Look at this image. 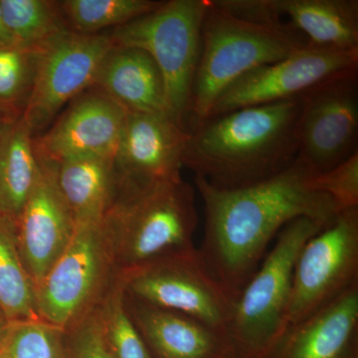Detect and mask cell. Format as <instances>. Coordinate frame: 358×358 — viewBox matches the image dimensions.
Instances as JSON below:
<instances>
[{"instance_id": "cell-13", "label": "cell", "mask_w": 358, "mask_h": 358, "mask_svg": "<svg viewBox=\"0 0 358 358\" xmlns=\"http://www.w3.org/2000/svg\"><path fill=\"white\" fill-rule=\"evenodd\" d=\"M127 110L102 90L92 87L73 99L68 109L43 134L34 136L35 155L59 164L68 160L114 154Z\"/></svg>"}, {"instance_id": "cell-31", "label": "cell", "mask_w": 358, "mask_h": 358, "mask_svg": "<svg viewBox=\"0 0 358 358\" xmlns=\"http://www.w3.org/2000/svg\"><path fill=\"white\" fill-rule=\"evenodd\" d=\"M9 324H10V322L4 317L3 313H0V345H2L4 338H6Z\"/></svg>"}, {"instance_id": "cell-14", "label": "cell", "mask_w": 358, "mask_h": 358, "mask_svg": "<svg viewBox=\"0 0 358 358\" xmlns=\"http://www.w3.org/2000/svg\"><path fill=\"white\" fill-rule=\"evenodd\" d=\"M38 164L36 181L16 220L21 260L35 289L64 253L77 225L58 185L55 164L40 159Z\"/></svg>"}, {"instance_id": "cell-10", "label": "cell", "mask_w": 358, "mask_h": 358, "mask_svg": "<svg viewBox=\"0 0 358 358\" xmlns=\"http://www.w3.org/2000/svg\"><path fill=\"white\" fill-rule=\"evenodd\" d=\"M357 68L324 80L301 95L298 157L324 173L358 152Z\"/></svg>"}, {"instance_id": "cell-25", "label": "cell", "mask_w": 358, "mask_h": 358, "mask_svg": "<svg viewBox=\"0 0 358 358\" xmlns=\"http://www.w3.org/2000/svg\"><path fill=\"white\" fill-rule=\"evenodd\" d=\"M66 27L79 34H100L154 10L152 0H64L58 1Z\"/></svg>"}, {"instance_id": "cell-26", "label": "cell", "mask_w": 358, "mask_h": 358, "mask_svg": "<svg viewBox=\"0 0 358 358\" xmlns=\"http://www.w3.org/2000/svg\"><path fill=\"white\" fill-rule=\"evenodd\" d=\"M122 280L110 292L100 313L103 333L114 358H154L129 315Z\"/></svg>"}, {"instance_id": "cell-28", "label": "cell", "mask_w": 358, "mask_h": 358, "mask_svg": "<svg viewBox=\"0 0 358 358\" xmlns=\"http://www.w3.org/2000/svg\"><path fill=\"white\" fill-rule=\"evenodd\" d=\"M313 185L333 200L338 213L358 207V152L338 166L315 173Z\"/></svg>"}, {"instance_id": "cell-7", "label": "cell", "mask_w": 358, "mask_h": 358, "mask_svg": "<svg viewBox=\"0 0 358 358\" xmlns=\"http://www.w3.org/2000/svg\"><path fill=\"white\" fill-rule=\"evenodd\" d=\"M129 296L199 320L227 339L233 301L207 272L194 248L122 272Z\"/></svg>"}, {"instance_id": "cell-24", "label": "cell", "mask_w": 358, "mask_h": 358, "mask_svg": "<svg viewBox=\"0 0 358 358\" xmlns=\"http://www.w3.org/2000/svg\"><path fill=\"white\" fill-rule=\"evenodd\" d=\"M2 18L14 43L41 48L66 27L58 1L0 0Z\"/></svg>"}, {"instance_id": "cell-29", "label": "cell", "mask_w": 358, "mask_h": 358, "mask_svg": "<svg viewBox=\"0 0 358 358\" xmlns=\"http://www.w3.org/2000/svg\"><path fill=\"white\" fill-rule=\"evenodd\" d=\"M64 336V358H114L103 333L100 313H88ZM75 322V324H76Z\"/></svg>"}, {"instance_id": "cell-1", "label": "cell", "mask_w": 358, "mask_h": 358, "mask_svg": "<svg viewBox=\"0 0 358 358\" xmlns=\"http://www.w3.org/2000/svg\"><path fill=\"white\" fill-rule=\"evenodd\" d=\"M315 173L296 157L277 176L235 189L214 187L195 176L205 212L203 241L197 250L207 272L233 301L287 224L300 217L329 224L338 215L331 197L313 187Z\"/></svg>"}, {"instance_id": "cell-4", "label": "cell", "mask_w": 358, "mask_h": 358, "mask_svg": "<svg viewBox=\"0 0 358 358\" xmlns=\"http://www.w3.org/2000/svg\"><path fill=\"white\" fill-rule=\"evenodd\" d=\"M194 189L182 179L150 185L120 182L103 219L113 260L122 272L195 248Z\"/></svg>"}, {"instance_id": "cell-22", "label": "cell", "mask_w": 358, "mask_h": 358, "mask_svg": "<svg viewBox=\"0 0 358 358\" xmlns=\"http://www.w3.org/2000/svg\"><path fill=\"white\" fill-rule=\"evenodd\" d=\"M0 310L10 322L40 320L34 282L18 250L16 222L3 216H0Z\"/></svg>"}, {"instance_id": "cell-33", "label": "cell", "mask_w": 358, "mask_h": 358, "mask_svg": "<svg viewBox=\"0 0 358 358\" xmlns=\"http://www.w3.org/2000/svg\"><path fill=\"white\" fill-rule=\"evenodd\" d=\"M4 124L0 122V133H1L2 129H3Z\"/></svg>"}, {"instance_id": "cell-2", "label": "cell", "mask_w": 358, "mask_h": 358, "mask_svg": "<svg viewBox=\"0 0 358 358\" xmlns=\"http://www.w3.org/2000/svg\"><path fill=\"white\" fill-rule=\"evenodd\" d=\"M301 96L208 117L190 129L183 166L222 189L255 185L298 157Z\"/></svg>"}, {"instance_id": "cell-12", "label": "cell", "mask_w": 358, "mask_h": 358, "mask_svg": "<svg viewBox=\"0 0 358 358\" xmlns=\"http://www.w3.org/2000/svg\"><path fill=\"white\" fill-rule=\"evenodd\" d=\"M357 67L358 50L306 45L288 57L240 77L218 96L208 117L296 98L324 80Z\"/></svg>"}, {"instance_id": "cell-5", "label": "cell", "mask_w": 358, "mask_h": 358, "mask_svg": "<svg viewBox=\"0 0 358 358\" xmlns=\"http://www.w3.org/2000/svg\"><path fill=\"white\" fill-rule=\"evenodd\" d=\"M327 225L300 217L287 224L278 234L275 246L233 301L227 329L233 358L267 357L287 327L296 258L308 240Z\"/></svg>"}, {"instance_id": "cell-21", "label": "cell", "mask_w": 358, "mask_h": 358, "mask_svg": "<svg viewBox=\"0 0 358 358\" xmlns=\"http://www.w3.org/2000/svg\"><path fill=\"white\" fill-rule=\"evenodd\" d=\"M33 138L23 117L0 133V216L15 222L38 174Z\"/></svg>"}, {"instance_id": "cell-23", "label": "cell", "mask_w": 358, "mask_h": 358, "mask_svg": "<svg viewBox=\"0 0 358 358\" xmlns=\"http://www.w3.org/2000/svg\"><path fill=\"white\" fill-rule=\"evenodd\" d=\"M41 48L9 44L0 46V122L24 117L31 99Z\"/></svg>"}, {"instance_id": "cell-19", "label": "cell", "mask_w": 358, "mask_h": 358, "mask_svg": "<svg viewBox=\"0 0 358 358\" xmlns=\"http://www.w3.org/2000/svg\"><path fill=\"white\" fill-rule=\"evenodd\" d=\"M93 87L128 112L169 115L162 72L150 54L141 49L114 45L103 59Z\"/></svg>"}, {"instance_id": "cell-27", "label": "cell", "mask_w": 358, "mask_h": 358, "mask_svg": "<svg viewBox=\"0 0 358 358\" xmlns=\"http://www.w3.org/2000/svg\"><path fill=\"white\" fill-rule=\"evenodd\" d=\"M65 331L43 320L9 324L2 348L8 358H64Z\"/></svg>"}, {"instance_id": "cell-34", "label": "cell", "mask_w": 358, "mask_h": 358, "mask_svg": "<svg viewBox=\"0 0 358 358\" xmlns=\"http://www.w3.org/2000/svg\"><path fill=\"white\" fill-rule=\"evenodd\" d=\"M0 313H1V310H0Z\"/></svg>"}, {"instance_id": "cell-8", "label": "cell", "mask_w": 358, "mask_h": 358, "mask_svg": "<svg viewBox=\"0 0 358 358\" xmlns=\"http://www.w3.org/2000/svg\"><path fill=\"white\" fill-rule=\"evenodd\" d=\"M358 285V207L341 211L313 235L294 263L287 327Z\"/></svg>"}, {"instance_id": "cell-6", "label": "cell", "mask_w": 358, "mask_h": 358, "mask_svg": "<svg viewBox=\"0 0 358 358\" xmlns=\"http://www.w3.org/2000/svg\"><path fill=\"white\" fill-rule=\"evenodd\" d=\"M207 6L208 0L162 1L108 33L115 46L141 49L154 59L164 78L167 113L186 129Z\"/></svg>"}, {"instance_id": "cell-17", "label": "cell", "mask_w": 358, "mask_h": 358, "mask_svg": "<svg viewBox=\"0 0 358 358\" xmlns=\"http://www.w3.org/2000/svg\"><path fill=\"white\" fill-rule=\"evenodd\" d=\"M247 10L285 24L308 45L358 50L357 0H245Z\"/></svg>"}, {"instance_id": "cell-30", "label": "cell", "mask_w": 358, "mask_h": 358, "mask_svg": "<svg viewBox=\"0 0 358 358\" xmlns=\"http://www.w3.org/2000/svg\"><path fill=\"white\" fill-rule=\"evenodd\" d=\"M14 44L13 38L7 31L6 25L2 18L1 6H0V46H6V45Z\"/></svg>"}, {"instance_id": "cell-15", "label": "cell", "mask_w": 358, "mask_h": 358, "mask_svg": "<svg viewBox=\"0 0 358 358\" xmlns=\"http://www.w3.org/2000/svg\"><path fill=\"white\" fill-rule=\"evenodd\" d=\"M189 136L169 115L127 110L115 155L119 180L136 185L179 180Z\"/></svg>"}, {"instance_id": "cell-3", "label": "cell", "mask_w": 358, "mask_h": 358, "mask_svg": "<svg viewBox=\"0 0 358 358\" xmlns=\"http://www.w3.org/2000/svg\"><path fill=\"white\" fill-rule=\"evenodd\" d=\"M306 45L303 37L281 22L247 17L221 0H208L190 96L189 131L208 117L218 96L240 77Z\"/></svg>"}, {"instance_id": "cell-32", "label": "cell", "mask_w": 358, "mask_h": 358, "mask_svg": "<svg viewBox=\"0 0 358 358\" xmlns=\"http://www.w3.org/2000/svg\"><path fill=\"white\" fill-rule=\"evenodd\" d=\"M0 358H8L6 352H4L3 348H2V345H0Z\"/></svg>"}, {"instance_id": "cell-18", "label": "cell", "mask_w": 358, "mask_h": 358, "mask_svg": "<svg viewBox=\"0 0 358 358\" xmlns=\"http://www.w3.org/2000/svg\"><path fill=\"white\" fill-rule=\"evenodd\" d=\"M131 300L129 315L154 358H233L227 339L199 320Z\"/></svg>"}, {"instance_id": "cell-11", "label": "cell", "mask_w": 358, "mask_h": 358, "mask_svg": "<svg viewBox=\"0 0 358 358\" xmlns=\"http://www.w3.org/2000/svg\"><path fill=\"white\" fill-rule=\"evenodd\" d=\"M113 47L105 33L71 31L41 47L31 99L23 117L33 134L46 129L66 103L94 86Z\"/></svg>"}, {"instance_id": "cell-9", "label": "cell", "mask_w": 358, "mask_h": 358, "mask_svg": "<svg viewBox=\"0 0 358 358\" xmlns=\"http://www.w3.org/2000/svg\"><path fill=\"white\" fill-rule=\"evenodd\" d=\"M113 260L103 221L77 223L64 253L36 288L40 320L66 331L100 291Z\"/></svg>"}, {"instance_id": "cell-16", "label": "cell", "mask_w": 358, "mask_h": 358, "mask_svg": "<svg viewBox=\"0 0 358 358\" xmlns=\"http://www.w3.org/2000/svg\"><path fill=\"white\" fill-rule=\"evenodd\" d=\"M266 358H358V285L287 327Z\"/></svg>"}, {"instance_id": "cell-20", "label": "cell", "mask_w": 358, "mask_h": 358, "mask_svg": "<svg viewBox=\"0 0 358 358\" xmlns=\"http://www.w3.org/2000/svg\"><path fill=\"white\" fill-rule=\"evenodd\" d=\"M114 154L55 164L58 185L76 223L101 222L115 194L119 178Z\"/></svg>"}]
</instances>
